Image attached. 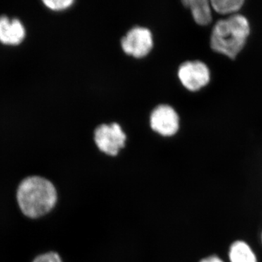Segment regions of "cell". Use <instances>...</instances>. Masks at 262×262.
Instances as JSON below:
<instances>
[{"mask_svg":"<svg viewBox=\"0 0 262 262\" xmlns=\"http://www.w3.org/2000/svg\"><path fill=\"white\" fill-rule=\"evenodd\" d=\"M58 199L54 185L47 179L32 176L24 179L17 190V201L23 214L37 219L47 214Z\"/></svg>","mask_w":262,"mask_h":262,"instance_id":"obj_1","label":"cell"},{"mask_svg":"<svg viewBox=\"0 0 262 262\" xmlns=\"http://www.w3.org/2000/svg\"><path fill=\"white\" fill-rule=\"evenodd\" d=\"M250 31L249 22L244 15H230L215 24L211 33V47L217 53L233 59L244 49Z\"/></svg>","mask_w":262,"mask_h":262,"instance_id":"obj_2","label":"cell"},{"mask_svg":"<svg viewBox=\"0 0 262 262\" xmlns=\"http://www.w3.org/2000/svg\"><path fill=\"white\" fill-rule=\"evenodd\" d=\"M126 135L117 123L102 124L94 131V140L98 149L110 156H116L125 145Z\"/></svg>","mask_w":262,"mask_h":262,"instance_id":"obj_3","label":"cell"},{"mask_svg":"<svg viewBox=\"0 0 262 262\" xmlns=\"http://www.w3.org/2000/svg\"><path fill=\"white\" fill-rule=\"evenodd\" d=\"M178 77L184 88L190 91H198L209 83L211 72L203 62L187 61L179 67Z\"/></svg>","mask_w":262,"mask_h":262,"instance_id":"obj_4","label":"cell"},{"mask_svg":"<svg viewBox=\"0 0 262 262\" xmlns=\"http://www.w3.org/2000/svg\"><path fill=\"white\" fill-rule=\"evenodd\" d=\"M121 46L126 54L137 58H143L152 49V34L144 27H134L122 38Z\"/></svg>","mask_w":262,"mask_h":262,"instance_id":"obj_5","label":"cell"},{"mask_svg":"<svg viewBox=\"0 0 262 262\" xmlns=\"http://www.w3.org/2000/svg\"><path fill=\"white\" fill-rule=\"evenodd\" d=\"M150 125L153 130L161 136L175 135L179 129L178 114L168 105H160L151 114Z\"/></svg>","mask_w":262,"mask_h":262,"instance_id":"obj_6","label":"cell"},{"mask_svg":"<svg viewBox=\"0 0 262 262\" xmlns=\"http://www.w3.org/2000/svg\"><path fill=\"white\" fill-rule=\"evenodd\" d=\"M25 37V28L18 19L10 20L5 15L0 16V42L8 46H18Z\"/></svg>","mask_w":262,"mask_h":262,"instance_id":"obj_7","label":"cell"},{"mask_svg":"<svg viewBox=\"0 0 262 262\" xmlns=\"http://www.w3.org/2000/svg\"><path fill=\"white\" fill-rule=\"evenodd\" d=\"M182 3L190 9L196 24L206 26L212 21L211 2L208 0H185Z\"/></svg>","mask_w":262,"mask_h":262,"instance_id":"obj_8","label":"cell"},{"mask_svg":"<svg viewBox=\"0 0 262 262\" xmlns=\"http://www.w3.org/2000/svg\"><path fill=\"white\" fill-rule=\"evenodd\" d=\"M230 262H258L256 253L246 241H236L231 244L228 252Z\"/></svg>","mask_w":262,"mask_h":262,"instance_id":"obj_9","label":"cell"},{"mask_svg":"<svg viewBox=\"0 0 262 262\" xmlns=\"http://www.w3.org/2000/svg\"><path fill=\"white\" fill-rule=\"evenodd\" d=\"M244 4V0H212L211 8L220 14H230L238 11Z\"/></svg>","mask_w":262,"mask_h":262,"instance_id":"obj_10","label":"cell"},{"mask_svg":"<svg viewBox=\"0 0 262 262\" xmlns=\"http://www.w3.org/2000/svg\"><path fill=\"white\" fill-rule=\"evenodd\" d=\"M73 0H45L43 3L52 10H63L70 8L74 4Z\"/></svg>","mask_w":262,"mask_h":262,"instance_id":"obj_11","label":"cell"},{"mask_svg":"<svg viewBox=\"0 0 262 262\" xmlns=\"http://www.w3.org/2000/svg\"><path fill=\"white\" fill-rule=\"evenodd\" d=\"M32 262H63L59 255L56 252H48L39 255Z\"/></svg>","mask_w":262,"mask_h":262,"instance_id":"obj_12","label":"cell"},{"mask_svg":"<svg viewBox=\"0 0 262 262\" xmlns=\"http://www.w3.org/2000/svg\"><path fill=\"white\" fill-rule=\"evenodd\" d=\"M200 262H225L223 260L216 256V255H212V256H208V257L203 258Z\"/></svg>","mask_w":262,"mask_h":262,"instance_id":"obj_13","label":"cell"},{"mask_svg":"<svg viewBox=\"0 0 262 262\" xmlns=\"http://www.w3.org/2000/svg\"><path fill=\"white\" fill-rule=\"evenodd\" d=\"M261 243H262V232H261Z\"/></svg>","mask_w":262,"mask_h":262,"instance_id":"obj_14","label":"cell"}]
</instances>
